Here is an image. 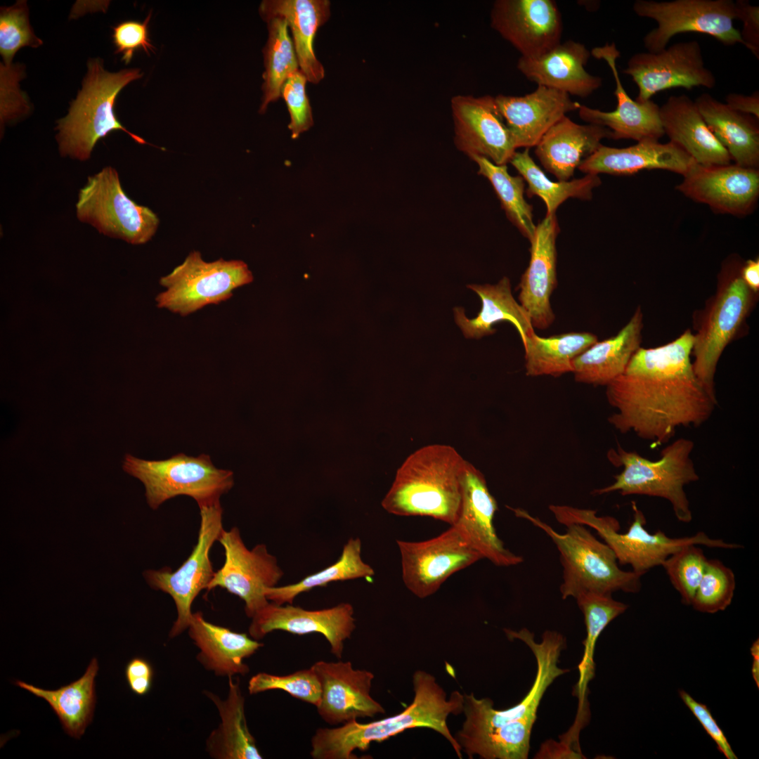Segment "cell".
<instances>
[{"label":"cell","mask_w":759,"mask_h":759,"mask_svg":"<svg viewBox=\"0 0 759 759\" xmlns=\"http://www.w3.org/2000/svg\"><path fill=\"white\" fill-rule=\"evenodd\" d=\"M693 342L687 330L666 344L640 347L624 372L606 386L607 401L616 409L608 422L650 441L651 448L667 443L679 427L705 423L718 401L694 372Z\"/></svg>","instance_id":"cell-1"},{"label":"cell","mask_w":759,"mask_h":759,"mask_svg":"<svg viewBox=\"0 0 759 759\" xmlns=\"http://www.w3.org/2000/svg\"><path fill=\"white\" fill-rule=\"evenodd\" d=\"M413 702L401 713L368 723L352 720L335 728H318L311 738V755L314 759H356L353 752L366 751L372 742H382L406 729H432L447 739L457 755L462 748L450 732L447 718L463 711L464 694L453 691L449 699L431 674L415 672Z\"/></svg>","instance_id":"cell-2"},{"label":"cell","mask_w":759,"mask_h":759,"mask_svg":"<svg viewBox=\"0 0 759 759\" xmlns=\"http://www.w3.org/2000/svg\"><path fill=\"white\" fill-rule=\"evenodd\" d=\"M466 462L449 445L415 450L397 470L382 506L395 515L429 517L453 525L460 512Z\"/></svg>","instance_id":"cell-3"},{"label":"cell","mask_w":759,"mask_h":759,"mask_svg":"<svg viewBox=\"0 0 759 759\" xmlns=\"http://www.w3.org/2000/svg\"><path fill=\"white\" fill-rule=\"evenodd\" d=\"M142 75L137 68L110 72L104 68L101 58L89 59L81 90L71 103L67 115L57 121L55 130L60 155L86 161L96 143L115 130L123 131L140 144H147L128 131L114 112L119 91Z\"/></svg>","instance_id":"cell-4"},{"label":"cell","mask_w":759,"mask_h":759,"mask_svg":"<svg viewBox=\"0 0 759 759\" xmlns=\"http://www.w3.org/2000/svg\"><path fill=\"white\" fill-rule=\"evenodd\" d=\"M514 514L543 531L559 552L563 599L576 598L585 592L612 595L617 591L637 593L641 588V575L618 566L616 556L604 542L599 541L585 526L571 524L559 533L549 524L521 508H510Z\"/></svg>","instance_id":"cell-5"},{"label":"cell","mask_w":759,"mask_h":759,"mask_svg":"<svg viewBox=\"0 0 759 759\" xmlns=\"http://www.w3.org/2000/svg\"><path fill=\"white\" fill-rule=\"evenodd\" d=\"M694 448L692 440L680 438L661 450L659 459L651 460L618 445L608 450L606 457L615 467H622V472L611 484L595 489L592 494L617 491L622 495L661 498L670 503L678 521L689 523L692 513L685 486L699 479L691 458Z\"/></svg>","instance_id":"cell-6"},{"label":"cell","mask_w":759,"mask_h":759,"mask_svg":"<svg viewBox=\"0 0 759 759\" xmlns=\"http://www.w3.org/2000/svg\"><path fill=\"white\" fill-rule=\"evenodd\" d=\"M632 507L633 521L625 533L618 532L620 526L616 519L597 516L594 510L560 505H550L549 510L556 520L565 526L578 524L595 530L614 551L618 564L630 565L632 571L641 576L655 566H661L670 555L687 545L724 549L741 547L721 539L711 538L703 531L683 538L668 537L661 530L651 533L644 527L647 521L644 513L635 502H632Z\"/></svg>","instance_id":"cell-7"},{"label":"cell","mask_w":759,"mask_h":759,"mask_svg":"<svg viewBox=\"0 0 759 759\" xmlns=\"http://www.w3.org/2000/svg\"><path fill=\"white\" fill-rule=\"evenodd\" d=\"M737 259L723 265L717 290L698 315L692 353L694 372L706 389L716 397L714 377L720 358L734 339L756 301L745 284Z\"/></svg>","instance_id":"cell-8"},{"label":"cell","mask_w":759,"mask_h":759,"mask_svg":"<svg viewBox=\"0 0 759 759\" xmlns=\"http://www.w3.org/2000/svg\"><path fill=\"white\" fill-rule=\"evenodd\" d=\"M123 469L138 479L145 488L149 506L157 509L178 495L193 498L199 507L219 502L233 486V473L216 468L209 455L179 453L163 460H145L126 455Z\"/></svg>","instance_id":"cell-9"},{"label":"cell","mask_w":759,"mask_h":759,"mask_svg":"<svg viewBox=\"0 0 759 759\" xmlns=\"http://www.w3.org/2000/svg\"><path fill=\"white\" fill-rule=\"evenodd\" d=\"M510 640L523 641L533 651L537 661L534 682L526 696L517 705L506 710H496L488 698L477 699L473 693L464 694L462 712L465 720L458 732L457 739L491 731L510 723L526 722L534 724L541 699L547 688L561 675L569 672L557 666L561 651L565 647L564 636L546 630L539 643L526 628L519 631L504 629Z\"/></svg>","instance_id":"cell-10"},{"label":"cell","mask_w":759,"mask_h":759,"mask_svg":"<svg viewBox=\"0 0 759 759\" xmlns=\"http://www.w3.org/2000/svg\"><path fill=\"white\" fill-rule=\"evenodd\" d=\"M76 216L100 233L132 245L151 240L160 223L150 209L126 195L117 170L110 166L88 177L78 194Z\"/></svg>","instance_id":"cell-11"},{"label":"cell","mask_w":759,"mask_h":759,"mask_svg":"<svg viewBox=\"0 0 759 759\" xmlns=\"http://www.w3.org/2000/svg\"><path fill=\"white\" fill-rule=\"evenodd\" d=\"M253 275L241 260L205 261L198 251L160 280L166 290L155 298L157 306L186 316L205 306L229 299L233 291L252 283Z\"/></svg>","instance_id":"cell-12"},{"label":"cell","mask_w":759,"mask_h":759,"mask_svg":"<svg viewBox=\"0 0 759 759\" xmlns=\"http://www.w3.org/2000/svg\"><path fill=\"white\" fill-rule=\"evenodd\" d=\"M632 9L638 16L656 22L643 38L649 52L660 51L673 37L685 32L708 34L726 46L744 45L734 26L737 12L732 0H637Z\"/></svg>","instance_id":"cell-13"},{"label":"cell","mask_w":759,"mask_h":759,"mask_svg":"<svg viewBox=\"0 0 759 759\" xmlns=\"http://www.w3.org/2000/svg\"><path fill=\"white\" fill-rule=\"evenodd\" d=\"M199 507L200 524L197 540L187 559L176 571L164 567L143 573L152 588L169 595L174 599L177 618L169 632L171 638L188 628L193 614L192 604L200 591L207 590L215 573L209 551L223 529V509L219 502Z\"/></svg>","instance_id":"cell-14"},{"label":"cell","mask_w":759,"mask_h":759,"mask_svg":"<svg viewBox=\"0 0 759 759\" xmlns=\"http://www.w3.org/2000/svg\"><path fill=\"white\" fill-rule=\"evenodd\" d=\"M402 578L419 598L434 594L453 574L483 557L453 525L441 534L423 541L397 540Z\"/></svg>","instance_id":"cell-15"},{"label":"cell","mask_w":759,"mask_h":759,"mask_svg":"<svg viewBox=\"0 0 759 759\" xmlns=\"http://www.w3.org/2000/svg\"><path fill=\"white\" fill-rule=\"evenodd\" d=\"M623 72L637 85L638 95L635 100L640 103L663 90L700 86L711 89L716 84L715 75L705 67L701 45L695 40L677 42L656 53H636Z\"/></svg>","instance_id":"cell-16"},{"label":"cell","mask_w":759,"mask_h":759,"mask_svg":"<svg viewBox=\"0 0 759 759\" xmlns=\"http://www.w3.org/2000/svg\"><path fill=\"white\" fill-rule=\"evenodd\" d=\"M218 541L224 549L225 561L215 571L207 590L219 587L238 596L245 602L246 615L252 618L269 602L264 590L276 586L283 571L265 545L249 550L237 527L223 529Z\"/></svg>","instance_id":"cell-17"},{"label":"cell","mask_w":759,"mask_h":759,"mask_svg":"<svg viewBox=\"0 0 759 759\" xmlns=\"http://www.w3.org/2000/svg\"><path fill=\"white\" fill-rule=\"evenodd\" d=\"M454 142L470 159L483 157L497 165L510 162L517 151L495 97L457 95L451 98Z\"/></svg>","instance_id":"cell-18"},{"label":"cell","mask_w":759,"mask_h":759,"mask_svg":"<svg viewBox=\"0 0 759 759\" xmlns=\"http://www.w3.org/2000/svg\"><path fill=\"white\" fill-rule=\"evenodd\" d=\"M491 25L525 58L538 57L559 44L563 30L553 0L495 1Z\"/></svg>","instance_id":"cell-19"},{"label":"cell","mask_w":759,"mask_h":759,"mask_svg":"<svg viewBox=\"0 0 759 759\" xmlns=\"http://www.w3.org/2000/svg\"><path fill=\"white\" fill-rule=\"evenodd\" d=\"M353 614V606L347 602L327 609L308 610L268 602L251 618L249 634L259 640L274 630L299 635L319 633L329 642L332 654L341 659L344 642L356 628Z\"/></svg>","instance_id":"cell-20"},{"label":"cell","mask_w":759,"mask_h":759,"mask_svg":"<svg viewBox=\"0 0 759 759\" xmlns=\"http://www.w3.org/2000/svg\"><path fill=\"white\" fill-rule=\"evenodd\" d=\"M321 687L317 711L331 725L344 724L360 718L384 713L383 706L370 695L374 675L354 669L350 661H318L311 666Z\"/></svg>","instance_id":"cell-21"},{"label":"cell","mask_w":759,"mask_h":759,"mask_svg":"<svg viewBox=\"0 0 759 759\" xmlns=\"http://www.w3.org/2000/svg\"><path fill=\"white\" fill-rule=\"evenodd\" d=\"M462 501L453 524L483 557L498 566H510L524 561L505 547L493 524L498 504L490 493L484 475L467 460L461 480Z\"/></svg>","instance_id":"cell-22"},{"label":"cell","mask_w":759,"mask_h":759,"mask_svg":"<svg viewBox=\"0 0 759 759\" xmlns=\"http://www.w3.org/2000/svg\"><path fill=\"white\" fill-rule=\"evenodd\" d=\"M683 176L678 190L722 213L746 214L758 197V169L736 164L706 167L695 163Z\"/></svg>","instance_id":"cell-23"},{"label":"cell","mask_w":759,"mask_h":759,"mask_svg":"<svg viewBox=\"0 0 759 759\" xmlns=\"http://www.w3.org/2000/svg\"><path fill=\"white\" fill-rule=\"evenodd\" d=\"M597 59L604 60L613 74L616 88V108L606 112L584 105H580L578 115L588 122L610 130L611 138L659 140L664 135L659 118V106L653 100L640 103L629 96L621 81L616 60L621 56L614 42L594 48L590 52Z\"/></svg>","instance_id":"cell-24"},{"label":"cell","mask_w":759,"mask_h":759,"mask_svg":"<svg viewBox=\"0 0 759 759\" xmlns=\"http://www.w3.org/2000/svg\"><path fill=\"white\" fill-rule=\"evenodd\" d=\"M559 233L556 214H546L536 226L529 241L530 261L519 283V304L528 312L533 327L544 330L555 316L550 297L557 286L556 240Z\"/></svg>","instance_id":"cell-25"},{"label":"cell","mask_w":759,"mask_h":759,"mask_svg":"<svg viewBox=\"0 0 759 759\" xmlns=\"http://www.w3.org/2000/svg\"><path fill=\"white\" fill-rule=\"evenodd\" d=\"M495 101L517 149L535 147L554 124L580 105L569 94L544 86L523 96L500 94Z\"/></svg>","instance_id":"cell-26"},{"label":"cell","mask_w":759,"mask_h":759,"mask_svg":"<svg viewBox=\"0 0 759 759\" xmlns=\"http://www.w3.org/2000/svg\"><path fill=\"white\" fill-rule=\"evenodd\" d=\"M591 53L580 42H560L536 58L521 57L517 68L538 86L554 89L569 95L585 98L597 90L602 79L585 69Z\"/></svg>","instance_id":"cell-27"},{"label":"cell","mask_w":759,"mask_h":759,"mask_svg":"<svg viewBox=\"0 0 759 759\" xmlns=\"http://www.w3.org/2000/svg\"><path fill=\"white\" fill-rule=\"evenodd\" d=\"M696 163L674 143L644 139L626 148L602 145L578 168L586 174L629 175L644 169H664L684 176Z\"/></svg>","instance_id":"cell-28"},{"label":"cell","mask_w":759,"mask_h":759,"mask_svg":"<svg viewBox=\"0 0 759 759\" xmlns=\"http://www.w3.org/2000/svg\"><path fill=\"white\" fill-rule=\"evenodd\" d=\"M606 138H611L607 128L579 124L566 115L543 136L535 146V154L546 171L558 181H566Z\"/></svg>","instance_id":"cell-29"},{"label":"cell","mask_w":759,"mask_h":759,"mask_svg":"<svg viewBox=\"0 0 759 759\" xmlns=\"http://www.w3.org/2000/svg\"><path fill=\"white\" fill-rule=\"evenodd\" d=\"M662 128L670 141L680 146L697 164L726 165L732 160L701 116L695 101L686 95L671 96L659 107Z\"/></svg>","instance_id":"cell-30"},{"label":"cell","mask_w":759,"mask_h":759,"mask_svg":"<svg viewBox=\"0 0 759 759\" xmlns=\"http://www.w3.org/2000/svg\"><path fill=\"white\" fill-rule=\"evenodd\" d=\"M188 629L190 637L200 650L198 661L218 676L248 673L249 668L244 659L264 645L246 633L234 632L206 621L200 611L193 613Z\"/></svg>","instance_id":"cell-31"},{"label":"cell","mask_w":759,"mask_h":759,"mask_svg":"<svg viewBox=\"0 0 759 759\" xmlns=\"http://www.w3.org/2000/svg\"><path fill=\"white\" fill-rule=\"evenodd\" d=\"M327 0H268L261 2L259 12L266 21L284 18L290 27L300 70L313 84L325 76L322 64L316 57L313 41L318 29L330 15Z\"/></svg>","instance_id":"cell-32"},{"label":"cell","mask_w":759,"mask_h":759,"mask_svg":"<svg viewBox=\"0 0 759 759\" xmlns=\"http://www.w3.org/2000/svg\"><path fill=\"white\" fill-rule=\"evenodd\" d=\"M643 313L638 307L617 335L597 342L572 361V373L580 383L607 386L622 375L640 347Z\"/></svg>","instance_id":"cell-33"},{"label":"cell","mask_w":759,"mask_h":759,"mask_svg":"<svg viewBox=\"0 0 759 759\" xmlns=\"http://www.w3.org/2000/svg\"><path fill=\"white\" fill-rule=\"evenodd\" d=\"M694 101L708 128L735 164L758 169V119L732 110L709 93H702Z\"/></svg>","instance_id":"cell-34"},{"label":"cell","mask_w":759,"mask_h":759,"mask_svg":"<svg viewBox=\"0 0 759 759\" xmlns=\"http://www.w3.org/2000/svg\"><path fill=\"white\" fill-rule=\"evenodd\" d=\"M228 692L223 700L205 691L219 711L221 723L206 741V751L215 759H261L256 740L247 727L245 697L239 680L228 677Z\"/></svg>","instance_id":"cell-35"},{"label":"cell","mask_w":759,"mask_h":759,"mask_svg":"<svg viewBox=\"0 0 759 759\" xmlns=\"http://www.w3.org/2000/svg\"><path fill=\"white\" fill-rule=\"evenodd\" d=\"M481 301L478 315L472 319L466 317L462 308H455L456 324L466 338L479 339L495 332V324L507 321L518 331L521 342L534 332L528 312L514 298L507 277H503L496 285H469Z\"/></svg>","instance_id":"cell-36"},{"label":"cell","mask_w":759,"mask_h":759,"mask_svg":"<svg viewBox=\"0 0 759 759\" xmlns=\"http://www.w3.org/2000/svg\"><path fill=\"white\" fill-rule=\"evenodd\" d=\"M98 669V660L93 658L79 679L56 690L41 689L21 680H16L15 685L44 699L66 734L79 739L93 719L96 701L95 678Z\"/></svg>","instance_id":"cell-37"},{"label":"cell","mask_w":759,"mask_h":759,"mask_svg":"<svg viewBox=\"0 0 759 759\" xmlns=\"http://www.w3.org/2000/svg\"><path fill=\"white\" fill-rule=\"evenodd\" d=\"M598 341L590 332H568L547 337L535 332L523 343L526 375L530 377H559L572 372V361Z\"/></svg>","instance_id":"cell-38"},{"label":"cell","mask_w":759,"mask_h":759,"mask_svg":"<svg viewBox=\"0 0 759 759\" xmlns=\"http://www.w3.org/2000/svg\"><path fill=\"white\" fill-rule=\"evenodd\" d=\"M510 163L527 183L528 197L536 195L543 200L547 209L546 214H555L560 205L569 198L590 200L593 189L601 184L598 175L589 174L583 178L570 181H552L535 163L529 148H524L521 152L516 151Z\"/></svg>","instance_id":"cell-39"},{"label":"cell","mask_w":759,"mask_h":759,"mask_svg":"<svg viewBox=\"0 0 759 759\" xmlns=\"http://www.w3.org/2000/svg\"><path fill=\"white\" fill-rule=\"evenodd\" d=\"M361 547L359 538H350L344 545L341 556L336 562L309 575L296 583L266 588L264 594L266 599L279 605L293 604L297 596L313 588L323 587L335 581L373 576V569L362 559Z\"/></svg>","instance_id":"cell-40"},{"label":"cell","mask_w":759,"mask_h":759,"mask_svg":"<svg viewBox=\"0 0 759 759\" xmlns=\"http://www.w3.org/2000/svg\"><path fill=\"white\" fill-rule=\"evenodd\" d=\"M268 38L264 49L265 72L264 96L259 109L264 113L269 103L277 100L285 80L299 69L293 40L288 33L287 21L280 17L267 21Z\"/></svg>","instance_id":"cell-41"},{"label":"cell","mask_w":759,"mask_h":759,"mask_svg":"<svg viewBox=\"0 0 759 759\" xmlns=\"http://www.w3.org/2000/svg\"><path fill=\"white\" fill-rule=\"evenodd\" d=\"M471 160L478 165V174L486 177L492 185L507 219L530 241L536 225L533 221L532 205L524 198V179L510 175L507 164L497 165L483 157H474Z\"/></svg>","instance_id":"cell-42"},{"label":"cell","mask_w":759,"mask_h":759,"mask_svg":"<svg viewBox=\"0 0 759 759\" xmlns=\"http://www.w3.org/2000/svg\"><path fill=\"white\" fill-rule=\"evenodd\" d=\"M611 595L585 592L576 598L584 616L587 632L586 639L583 642L585 646L583 657L578 666L580 679L576 690L579 697L584 694L587 684L594 675L593 655L598 637L604 628L628 607L626 604L614 599Z\"/></svg>","instance_id":"cell-43"},{"label":"cell","mask_w":759,"mask_h":759,"mask_svg":"<svg viewBox=\"0 0 759 759\" xmlns=\"http://www.w3.org/2000/svg\"><path fill=\"white\" fill-rule=\"evenodd\" d=\"M736 588L732 570L716 559L707 561L692 606L700 612L715 614L724 611L732 603Z\"/></svg>","instance_id":"cell-44"},{"label":"cell","mask_w":759,"mask_h":759,"mask_svg":"<svg viewBox=\"0 0 759 759\" xmlns=\"http://www.w3.org/2000/svg\"><path fill=\"white\" fill-rule=\"evenodd\" d=\"M708 559L699 545L683 546L662 564L682 604L691 605L706 569Z\"/></svg>","instance_id":"cell-45"},{"label":"cell","mask_w":759,"mask_h":759,"mask_svg":"<svg viewBox=\"0 0 759 759\" xmlns=\"http://www.w3.org/2000/svg\"><path fill=\"white\" fill-rule=\"evenodd\" d=\"M43 44L30 23L26 1H18L0 13V53L3 63L8 65L18 50L25 46L37 48Z\"/></svg>","instance_id":"cell-46"},{"label":"cell","mask_w":759,"mask_h":759,"mask_svg":"<svg viewBox=\"0 0 759 759\" xmlns=\"http://www.w3.org/2000/svg\"><path fill=\"white\" fill-rule=\"evenodd\" d=\"M275 689L285 691L292 696L316 707L320 703L321 687L311 667L286 675L258 673L248 682L250 694Z\"/></svg>","instance_id":"cell-47"},{"label":"cell","mask_w":759,"mask_h":759,"mask_svg":"<svg viewBox=\"0 0 759 759\" xmlns=\"http://www.w3.org/2000/svg\"><path fill=\"white\" fill-rule=\"evenodd\" d=\"M25 76V66L19 64L0 65V121L1 131L6 124L28 115L31 108L27 98L20 90V81Z\"/></svg>","instance_id":"cell-48"},{"label":"cell","mask_w":759,"mask_h":759,"mask_svg":"<svg viewBox=\"0 0 759 759\" xmlns=\"http://www.w3.org/2000/svg\"><path fill=\"white\" fill-rule=\"evenodd\" d=\"M307 81L304 74L298 69L289 75L281 89V96L290 115L288 128L293 139L313 125L311 108L305 90Z\"/></svg>","instance_id":"cell-49"},{"label":"cell","mask_w":759,"mask_h":759,"mask_svg":"<svg viewBox=\"0 0 759 759\" xmlns=\"http://www.w3.org/2000/svg\"><path fill=\"white\" fill-rule=\"evenodd\" d=\"M150 15H148L144 22L136 21L123 22L113 27V43L115 46V53H122V60L126 64L132 59L136 50L143 49L147 54L153 52L154 46L150 43L148 33V23Z\"/></svg>","instance_id":"cell-50"},{"label":"cell","mask_w":759,"mask_h":759,"mask_svg":"<svg viewBox=\"0 0 759 759\" xmlns=\"http://www.w3.org/2000/svg\"><path fill=\"white\" fill-rule=\"evenodd\" d=\"M679 695L706 733L716 744L718 751L727 759H737V757L727 737L713 718L708 707L705 704L696 701L690 694L682 689L679 691Z\"/></svg>","instance_id":"cell-51"},{"label":"cell","mask_w":759,"mask_h":759,"mask_svg":"<svg viewBox=\"0 0 759 759\" xmlns=\"http://www.w3.org/2000/svg\"><path fill=\"white\" fill-rule=\"evenodd\" d=\"M737 19L743 22L740 32L745 46L757 59L759 58V7L747 0L735 1Z\"/></svg>","instance_id":"cell-52"},{"label":"cell","mask_w":759,"mask_h":759,"mask_svg":"<svg viewBox=\"0 0 759 759\" xmlns=\"http://www.w3.org/2000/svg\"><path fill=\"white\" fill-rule=\"evenodd\" d=\"M125 677L131 691L136 695H146L151 689L154 670L151 663L141 657L131 659L125 668Z\"/></svg>","instance_id":"cell-53"},{"label":"cell","mask_w":759,"mask_h":759,"mask_svg":"<svg viewBox=\"0 0 759 759\" xmlns=\"http://www.w3.org/2000/svg\"><path fill=\"white\" fill-rule=\"evenodd\" d=\"M726 105L739 112L753 116L759 119V93L751 96L730 93L726 96Z\"/></svg>","instance_id":"cell-54"},{"label":"cell","mask_w":759,"mask_h":759,"mask_svg":"<svg viewBox=\"0 0 759 759\" xmlns=\"http://www.w3.org/2000/svg\"><path fill=\"white\" fill-rule=\"evenodd\" d=\"M580 751H573L568 744L553 740L546 741L540 746L536 758H585Z\"/></svg>","instance_id":"cell-55"},{"label":"cell","mask_w":759,"mask_h":759,"mask_svg":"<svg viewBox=\"0 0 759 759\" xmlns=\"http://www.w3.org/2000/svg\"><path fill=\"white\" fill-rule=\"evenodd\" d=\"M740 273L742 280L754 293L759 292V259H748L741 265Z\"/></svg>","instance_id":"cell-56"},{"label":"cell","mask_w":759,"mask_h":759,"mask_svg":"<svg viewBox=\"0 0 759 759\" xmlns=\"http://www.w3.org/2000/svg\"><path fill=\"white\" fill-rule=\"evenodd\" d=\"M751 653L753 656L752 675L757 687H759V642L757 639L751 647Z\"/></svg>","instance_id":"cell-57"}]
</instances>
